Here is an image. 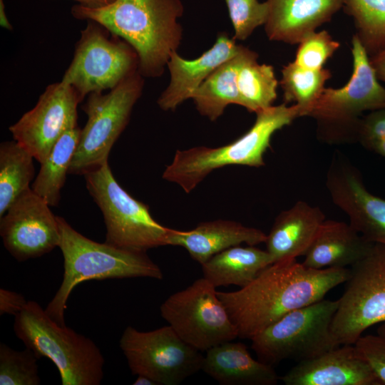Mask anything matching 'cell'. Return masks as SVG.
I'll return each instance as SVG.
<instances>
[{"mask_svg": "<svg viewBox=\"0 0 385 385\" xmlns=\"http://www.w3.org/2000/svg\"><path fill=\"white\" fill-rule=\"evenodd\" d=\"M78 5L88 9H100L108 6L115 0H74Z\"/></svg>", "mask_w": 385, "mask_h": 385, "instance_id": "obj_38", "label": "cell"}, {"mask_svg": "<svg viewBox=\"0 0 385 385\" xmlns=\"http://www.w3.org/2000/svg\"><path fill=\"white\" fill-rule=\"evenodd\" d=\"M266 237L267 235L259 229L232 220H216L200 222L190 230H174L169 245L185 248L194 260L202 265L229 247L243 243L257 245L265 242Z\"/></svg>", "mask_w": 385, "mask_h": 385, "instance_id": "obj_21", "label": "cell"}, {"mask_svg": "<svg viewBox=\"0 0 385 385\" xmlns=\"http://www.w3.org/2000/svg\"><path fill=\"white\" fill-rule=\"evenodd\" d=\"M81 129L77 126L66 130L53 146L46 158L41 163L32 190L50 206H57L61 191L80 138Z\"/></svg>", "mask_w": 385, "mask_h": 385, "instance_id": "obj_26", "label": "cell"}, {"mask_svg": "<svg viewBox=\"0 0 385 385\" xmlns=\"http://www.w3.org/2000/svg\"><path fill=\"white\" fill-rule=\"evenodd\" d=\"M133 385H157L158 384L150 377L145 375H138L133 383Z\"/></svg>", "mask_w": 385, "mask_h": 385, "instance_id": "obj_41", "label": "cell"}, {"mask_svg": "<svg viewBox=\"0 0 385 385\" xmlns=\"http://www.w3.org/2000/svg\"><path fill=\"white\" fill-rule=\"evenodd\" d=\"M326 187L354 230L371 242L385 245V199L367 190L359 170L339 152L332 158Z\"/></svg>", "mask_w": 385, "mask_h": 385, "instance_id": "obj_16", "label": "cell"}, {"mask_svg": "<svg viewBox=\"0 0 385 385\" xmlns=\"http://www.w3.org/2000/svg\"><path fill=\"white\" fill-rule=\"evenodd\" d=\"M337 307L338 300L323 299L286 314L250 339L252 350L273 366L308 360L339 346L331 331Z\"/></svg>", "mask_w": 385, "mask_h": 385, "instance_id": "obj_8", "label": "cell"}, {"mask_svg": "<svg viewBox=\"0 0 385 385\" xmlns=\"http://www.w3.org/2000/svg\"><path fill=\"white\" fill-rule=\"evenodd\" d=\"M299 117V108L296 105L287 106L284 103L258 111L247 132L227 145L177 150L163 178L189 193L217 168L232 165L263 166L264 154L270 145L272 135Z\"/></svg>", "mask_w": 385, "mask_h": 385, "instance_id": "obj_4", "label": "cell"}, {"mask_svg": "<svg viewBox=\"0 0 385 385\" xmlns=\"http://www.w3.org/2000/svg\"><path fill=\"white\" fill-rule=\"evenodd\" d=\"M63 257L62 282L45 310L61 325H66L65 311L73 289L88 280L149 277L162 279L163 273L146 254L99 243L83 236L58 216Z\"/></svg>", "mask_w": 385, "mask_h": 385, "instance_id": "obj_3", "label": "cell"}, {"mask_svg": "<svg viewBox=\"0 0 385 385\" xmlns=\"http://www.w3.org/2000/svg\"><path fill=\"white\" fill-rule=\"evenodd\" d=\"M75 89L61 81L48 86L35 106L9 128L14 140L40 163L68 130L77 127L78 105Z\"/></svg>", "mask_w": 385, "mask_h": 385, "instance_id": "obj_14", "label": "cell"}, {"mask_svg": "<svg viewBox=\"0 0 385 385\" xmlns=\"http://www.w3.org/2000/svg\"><path fill=\"white\" fill-rule=\"evenodd\" d=\"M135 49L99 23L87 20L61 82L73 87L81 101L92 93L111 90L138 71Z\"/></svg>", "mask_w": 385, "mask_h": 385, "instance_id": "obj_10", "label": "cell"}, {"mask_svg": "<svg viewBox=\"0 0 385 385\" xmlns=\"http://www.w3.org/2000/svg\"><path fill=\"white\" fill-rule=\"evenodd\" d=\"M34 156L15 140L0 145V218L26 190L35 174Z\"/></svg>", "mask_w": 385, "mask_h": 385, "instance_id": "obj_27", "label": "cell"}, {"mask_svg": "<svg viewBox=\"0 0 385 385\" xmlns=\"http://www.w3.org/2000/svg\"><path fill=\"white\" fill-rule=\"evenodd\" d=\"M84 177L88 192L103 213L106 228L105 242L139 252L169 245L174 229L154 220L148 206L118 184L108 163Z\"/></svg>", "mask_w": 385, "mask_h": 385, "instance_id": "obj_7", "label": "cell"}, {"mask_svg": "<svg viewBox=\"0 0 385 385\" xmlns=\"http://www.w3.org/2000/svg\"><path fill=\"white\" fill-rule=\"evenodd\" d=\"M242 46L236 43L227 34H219L213 46L195 59L188 60L173 52L168 63L170 79L168 87L158 98L163 111H174L222 63L237 55Z\"/></svg>", "mask_w": 385, "mask_h": 385, "instance_id": "obj_18", "label": "cell"}, {"mask_svg": "<svg viewBox=\"0 0 385 385\" xmlns=\"http://www.w3.org/2000/svg\"><path fill=\"white\" fill-rule=\"evenodd\" d=\"M349 268L315 270L296 260L272 263L250 283L233 292H218L238 338L250 339L286 314L321 299L346 282Z\"/></svg>", "mask_w": 385, "mask_h": 385, "instance_id": "obj_1", "label": "cell"}, {"mask_svg": "<svg viewBox=\"0 0 385 385\" xmlns=\"http://www.w3.org/2000/svg\"><path fill=\"white\" fill-rule=\"evenodd\" d=\"M353 72L342 88H327L307 116L316 119L317 135L328 143L357 141L361 115L385 108V88L379 82L369 56L354 34L351 41Z\"/></svg>", "mask_w": 385, "mask_h": 385, "instance_id": "obj_6", "label": "cell"}, {"mask_svg": "<svg viewBox=\"0 0 385 385\" xmlns=\"http://www.w3.org/2000/svg\"><path fill=\"white\" fill-rule=\"evenodd\" d=\"M273 263L267 251L248 245L229 247L202 264L203 277L214 287H243Z\"/></svg>", "mask_w": 385, "mask_h": 385, "instance_id": "obj_24", "label": "cell"}, {"mask_svg": "<svg viewBox=\"0 0 385 385\" xmlns=\"http://www.w3.org/2000/svg\"><path fill=\"white\" fill-rule=\"evenodd\" d=\"M340 44L325 30L312 32L299 43L294 63L309 69H321Z\"/></svg>", "mask_w": 385, "mask_h": 385, "instance_id": "obj_33", "label": "cell"}, {"mask_svg": "<svg viewBox=\"0 0 385 385\" xmlns=\"http://www.w3.org/2000/svg\"><path fill=\"white\" fill-rule=\"evenodd\" d=\"M369 61L379 81L385 82V48L370 56Z\"/></svg>", "mask_w": 385, "mask_h": 385, "instance_id": "obj_37", "label": "cell"}, {"mask_svg": "<svg viewBox=\"0 0 385 385\" xmlns=\"http://www.w3.org/2000/svg\"><path fill=\"white\" fill-rule=\"evenodd\" d=\"M257 58L250 49L237 74L239 106L255 113L272 106L278 84L273 66L259 64Z\"/></svg>", "mask_w": 385, "mask_h": 385, "instance_id": "obj_28", "label": "cell"}, {"mask_svg": "<svg viewBox=\"0 0 385 385\" xmlns=\"http://www.w3.org/2000/svg\"><path fill=\"white\" fill-rule=\"evenodd\" d=\"M14 332L40 359H50L62 385H99L104 357L90 338L52 319L40 304L28 301L14 316Z\"/></svg>", "mask_w": 385, "mask_h": 385, "instance_id": "obj_5", "label": "cell"}, {"mask_svg": "<svg viewBox=\"0 0 385 385\" xmlns=\"http://www.w3.org/2000/svg\"><path fill=\"white\" fill-rule=\"evenodd\" d=\"M325 220L319 207L302 200L282 211L265 242L273 263L304 256Z\"/></svg>", "mask_w": 385, "mask_h": 385, "instance_id": "obj_20", "label": "cell"}, {"mask_svg": "<svg viewBox=\"0 0 385 385\" xmlns=\"http://www.w3.org/2000/svg\"><path fill=\"white\" fill-rule=\"evenodd\" d=\"M377 334L385 337V322L379 324L377 328Z\"/></svg>", "mask_w": 385, "mask_h": 385, "instance_id": "obj_42", "label": "cell"}, {"mask_svg": "<svg viewBox=\"0 0 385 385\" xmlns=\"http://www.w3.org/2000/svg\"><path fill=\"white\" fill-rule=\"evenodd\" d=\"M265 30L271 41L299 43L343 7V0H267Z\"/></svg>", "mask_w": 385, "mask_h": 385, "instance_id": "obj_19", "label": "cell"}, {"mask_svg": "<svg viewBox=\"0 0 385 385\" xmlns=\"http://www.w3.org/2000/svg\"><path fill=\"white\" fill-rule=\"evenodd\" d=\"M385 138V108L371 111L360 119L357 142L364 148Z\"/></svg>", "mask_w": 385, "mask_h": 385, "instance_id": "obj_35", "label": "cell"}, {"mask_svg": "<svg viewBox=\"0 0 385 385\" xmlns=\"http://www.w3.org/2000/svg\"><path fill=\"white\" fill-rule=\"evenodd\" d=\"M346 13L354 19L356 33L368 56L385 48V0H343Z\"/></svg>", "mask_w": 385, "mask_h": 385, "instance_id": "obj_30", "label": "cell"}, {"mask_svg": "<svg viewBox=\"0 0 385 385\" xmlns=\"http://www.w3.org/2000/svg\"><path fill=\"white\" fill-rule=\"evenodd\" d=\"M366 148L385 158V138L369 144Z\"/></svg>", "mask_w": 385, "mask_h": 385, "instance_id": "obj_39", "label": "cell"}, {"mask_svg": "<svg viewBox=\"0 0 385 385\" xmlns=\"http://www.w3.org/2000/svg\"><path fill=\"white\" fill-rule=\"evenodd\" d=\"M354 345L381 384L385 385V337L378 334L361 335Z\"/></svg>", "mask_w": 385, "mask_h": 385, "instance_id": "obj_34", "label": "cell"}, {"mask_svg": "<svg viewBox=\"0 0 385 385\" xmlns=\"http://www.w3.org/2000/svg\"><path fill=\"white\" fill-rule=\"evenodd\" d=\"M0 25L7 30L11 31L13 29L11 24L6 17L3 0H0Z\"/></svg>", "mask_w": 385, "mask_h": 385, "instance_id": "obj_40", "label": "cell"}, {"mask_svg": "<svg viewBox=\"0 0 385 385\" xmlns=\"http://www.w3.org/2000/svg\"><path fill=\"white\" fill-rule=\"evenodd\" d=\"M28 301L20 293L0 289V314L16 315L26 306Z\"/></svg>", "mask_w": 385, "mask_h": 385, "instance_id": "obj_36", "label": "cell"}, {"mask_svg": "<svg viewBox=\"0 0 385 385\" xmlns=\"http://www.w3.org/2000/svg\"><path fill=\"white\" fill-rule=\"evenodd\" d=\"M39 358L31 349L16 351L0 344V385H39Z\"/></svg>", "mask_w": 385, "mask_h": 385, "instance_id": "obj_31", "label": "cell"}, {"mask_svg": "<svg viewBox=\"0 0 385 385\" xmlns=\"http://www.w3.org/2000/svg\"><path fill=\"white\" fill-rule=\"evenodd\" d=\"M119 344L132 374L147 376L158 384H180L202 368L200 351L169 324L148 332L128 326Z\"/></svg>", "mask_w": 385, "mask_h": 385, "instance_id": "obj_13", "label": "cell"}, {"mask_svg": "<svg viewBox=\"0 0 385 385\" xmlns=\"http://www.w3.org/2000/svg\"><path fill=\"white\" fill-rule=\"evenodd\" d=\"M331 331L339 344H354L370 327L385 322V245L374 243L349 268Z\"/></svg>", "mask_w": 385, "mask_h": 385, "instance_id": "obj_11", "label": "cell"}, {"mask_svg": "<svg viewBox=\"0 0 385 385\" xmlns=\"http://www.w3.org/2000/svg\"><path fill=\"white\" fill-rule=\"evenodd\" d=\"M160 309L178 335L200 351L238 337L216 287L203 277L168 297Z\"/></svg>", "mask_w": 385, "mask_h": 385, "instance_id": "obj_12", "label": "cell"}, {"mask_svg": "<svg viewBox=\"0 0 385 385\" xmlns=\"http://www.w3.org/2000/svg\"><path fill=\"white\" fill-rule=\"evenodd\" d=\"M249 51L242 46L237 55L219 66L193 92L191 98L202 115L215 121L228 105H239L237 74Z\"/></svg>", "mask_w": 385, "mask_h": 385, "instance_id": "obj_25", "label": "cell"}, {"mask_svg": "<svg viewBox=\"0 0 385 385\" xmlns=\"http://www.w3.org/2000/svg\"><path fill=\"white\" fill-rule=\"evenodd\" d=\"M349 223L325 220L305 254V267L347 268L364 257L373 245Z\"/></svg>", "mask_w": 385, "mask_h": 385, "instance_id": "obj_22", "label": "cell"}, {"mask_svg": "<svg viewBox=\"0 0 385 385\" xmlns=\"http://www.w3.org/2000/svg\"><path fill=\"white\" fill-rule=\"evenodd\" d=\"M143 85V76L138 71L106 94L88 95L82 106L87 121L81 129L68 174L84 175L108 163L110 151L128 125Z\"/></svg>", "mask_w": 385, "mask_h": 385, "instance_id": "obj_9", "label": "cell"}, {"mask_svg": "<svg viewBox=\"0 0 385 385\" xmlns=\"http://www.w3.org/2000/svg\"><path fill=\"white\" fill-rule=\"evenodd\" d=\"M332 76L326 68L309 69L294 61L284 66L279 84L283 91L284 103L294 102L302 116H307L322 93L324 85Z\"/></svg>", "mask_w": 385, "mask_h": 385, "instance_id": "obj_29", "label": "cell"}, {"mask_svg": "<svg viewBox=\"0 0 385 385\" xmlns=\"http://www.w3.org/2000/svg\"><path fill=\"white\" fill-rule=\"evenodd\" d=\"M202 370L222 385H275L273 366L255 359L245 344L229 341L206 351Z\"/></svg>", "mask_w": 385, "mask_h": 385, "instance_id": "obj_23", "label": "cell"}, {"mask_svg": "<svg viewBox=\"0 0 385 385\" xmlns=\"http://www.w3.org/2000/svg\"><path fill=\"white\" fill-rule=\"evenodd\" d=\"M183 12L180 0H115L100 9L71 8L76 19L95 21L128 43L138 54V72L148 78L160 77L177 51Z\"/></svg>", "mask_w": 385, "mask_h": 385, "instance_id": "obj_2", "label": "cell"}, {"mask_svg": "<svg viewBox=\"0 0 385 385\" xmlns=\"http://www.w3.org/2000/svg\"><path fill=\"white\" fill-rule=\"evenodd\" d=\"M280 379L286 385H381L354 344L297 362Z\"/></svg>", "mask_w": 385, "mask_h": 385, "instance_id": "obj_17", "label": "cell"}, {"mask_svg": "<svg viewBox=\"0 0 385 385\" xmlns=\"http://www.w3.org/2000/svg\"><path fill=\"white\" fill-rule=\"evenodd\" d=\"M229 16L234 29V38L247 39L254 30L265 25L268 16L267 1L260 3L257 0H225Z\"/></svg>", "mask_w": 385, "mask_h": 385, "instance_id": "obj_32", "label": "cell"}, {"mask_svg": "<svg viewBox=\"0 0 385 385\" xmlns=\"http://www.w3.org/2000/svg\"><path fill=\"white\" fill-rule=\"evenodd\" d=\"M31 188L24 192L0 218L5 248L19 262L39 257L58 247V216Z\"/></svg>", "mask_w": 385, "mask_h": 385, "instance_id": "obj_15", "label": "cell"}]
</instances>
